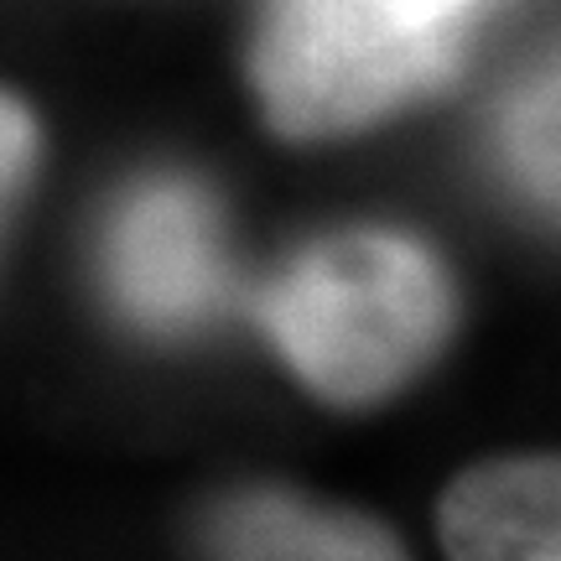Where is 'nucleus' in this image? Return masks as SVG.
Here are the masks:
<instances>
[{"label":"nucleus","instance_id":"1","mask_svg":"<svg viewBox=\"0 0 561 561\" xmlns=\"http://www.w3.org/2000/svg\"><path fill=\"white\" fill-rule=\"evenodd\" d=\"M261 318L301 380L328 401H375L416 369L453 322L442 265L405 234L354 229L301 250Z\"/></svg>","mask_w":561,"mask_h":561},{"label":"nucleus","instance_id":"2","mask_svg":"<svg viewBox=\"0 0 561 561\" xmlns=\"http://www.w3.org/2000/svg\"><path fill=\"white\" fill-rule=\"evenodd\" d=\"M479 0H271L255 83L286 136H339L437 89Z\"/></svg>","mask_w":561,"mask_h":561},{"label":"nucleus","instance_id":"3","mask_svg":"<svg viewBox=\"0 0 561 561\" xmlns=\"http://www.w3.org/2000/svg\"><path fill=\"white\" fill-rule=\"evenodd\" d=\"M110 286L140 328H193L219 312L229 265L214 203L187 182H146L110 229Z\"/></svg>","mask_w":561,"mask_h":561},{"label":"nucleus","instance_id":"4","mask_svg":"<svg viewBox=\"0 0 561 561\" xmlns=\"http://www.w3.org/2000/svg\"><path fill=\"white\" fill-rule=\"evenodd\" d=\"M557 458H504L462 473L442 500L437 530L453 561H557Z\"/></svg>","mask_w":561,"mask_h":561},{"label":"nucleus","instance_id":"5","mask_svg":"<svg viewBox=\"0 0 561 561\" xmlns=\"http://www.w3.org/2000/svg\"><path fill=\"white\" fill-rule=\"evenodd\" d=\"M208 551L214 561H405L385 525L271 489L219 504Z\"/></svg>","mask_w":561,"mask_h":561},{"label":"nucleus","instance_id":"6","mask_svg":"<svg viewBox=\"0 0 561 561\" xmlns=\"http://www.w3.org/2000/svg\"><path fill=\"white\" fill-rule=\"evenodd\" d=\"M504 140H510V157L520 167L525 187L551 203V193H557V79L551 73L515 100Z\"/></svg>","mask_w":561,"mask_h":561},{"label":"nucleus","instance_id":"7","mask_svg":"<svg viewBox=\"0 0 561 561\" xmlns=\"http://www.w3.org/2000/svg\"><path fill=\"white\" fill-rule=\"evenodd\" d=\"M32 151H37V130L26 121V110L0 94V193L32 167Z\"/></svg>","mask_w":561,"mask_h":561}]
</instances>
